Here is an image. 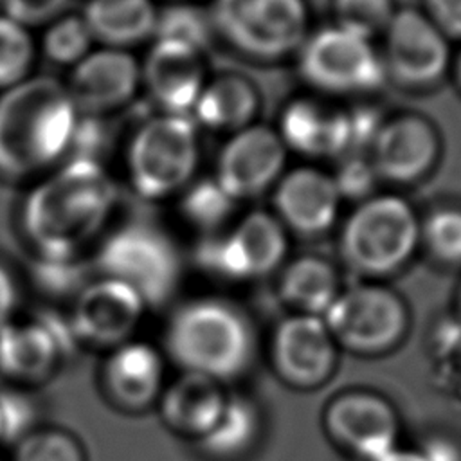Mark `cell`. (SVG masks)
<instances>
[{
    "instance_id": "23",
    "label": "cell",
    "mask_w": 461,
    "mask_h": 461,
    "mask_svg": "<svg viewBox=\"0 0 461 461\" xmlns=\"http://www.w3.org/2000/svg\"><path fill=\"white\" fill-rule=\"evenodd\" d=\"M279 137L286 148L299 153L337 157L351 149L349 113L312 99H297L281 115Z\"/></svg>"
},
{
    "instance_id": "4",
    "label": "cell",
    "mask_w": 461,
    "mask_h": 461,
    "mask_svg": "<svg viewBox=\"0 0 461 461\" xmlns=\"http://www.w3.org/2000/svg\"><path fill=\"white\" fill-rule=\"evenodd\" d=\"M420 243V221L411 203L396 194L362 200L344 221L340 256L364 277H384L403 268Z\"/></svg>"
},
{
    "instance_id": "1",
    "label": "cell",
    "mask_w": 461,
    "mask_h": 461,
    "mask_svg": "<svg viewBox=\"0 0 461 461\" xmlns=\"http://www.w3.org/2000/svg\"><path fill=\"white\" fill-rule=\"evenodd\" d=\"M117 187L99 160L68 157L22 205V230L36 258L76 259L108 223Z\"/></svg>"
},
{
    "instance_id": "10",
    "label": "cell",
    "mask_w": 461,
    "mask_h": 461,
    "mask_svg": "<svg viewBox=\"0 0 461 461\" xmlns=\"http://www.w3.org/2000/svg\"><path fill=\"white\" fill-rule=\"evenodd\" d=\"M286 250L283 223L267 211H252L229 232L207 234L196 247V261L212 276L241 281L277 270Z\"/></svg>"
},
{
    "instance_id": "26",
    "label": "cell",
    "mask_w": 461,
    "mask_h": 461,
    "mask_svg": "<svg viewBox=\"0 0 461 461\" xmlns=\"http://www.w3.org/2000/svg\"><path fill=\"white\" fill-rule=\"evenodd\" d=\"M340 294L337 270L317 256L290 261L279 277V295L301 315L322 317Z\"/></svg>"
},
{
    "instance_id": "20",
    "label": "cell",
    "mask_w": 461,
    "mask_h": 461,
    "mask_svg": "<svg viewBox=\"0 0 461 461\" xmlns=\"http://www.w3.org/2000/svg\"><path fill=\"white\" fill-rule=\"evenodd\" d=\"M340 198L331 175L310 166L295 167L276 184L274 216L301 236H319L333 227Z\"/></svg>"
},
{
    "instance_id": "45",
    "label": "cell",
    "mask_w": 461,
    "mask_h": 461,
    "mask_svg": "<svg viewBox=\"0 0 461 461\" xmlns=\"http://www.w3.org/2000/svg\"><path fill=\"white\" fill-rule=\"evenodd\" d=\"M0 443H2V420H0Z\"/></svg>"
},
{
    "instance_id": "22",
    "label": "cell",
    "mask_w": 461,
    "mask_h": 461,
    "mask_svg": "<svg viewBox=\"0 0 461 461\" xmlns=\"http://www.w3.org/2000/svg\"><path fill=\"white\" fill-rule=\"evenodd\" d=\"M225 402L227 393L220 382L182 371L166 384L155 407L167 429L198 441L214 427Z\"/></svg>"
},
{
    "instance_id": "41",
    "label": "cell",
    "mask_w": 461,
    "mask_h": 461,
    "mask_svg": "<svg viewBox=\"0 0 461 461\" xmlns=\"http://www.w3.org/2000/svg\"><path fill=\"white\" fill-rule=\"evenodd\" d=\"M420 454L425 461H461V448L447 438H430Z\"/></svg>"
},
{
    "instance_id": "24",
    "label": "cell",
    "mask_w": 461,
    "mask_h": 461,
    "mask_svg": "<svg viewBox=\"0 0 461 461\" xmlns=\"http://www.w3.org/2000/svg\"><path fill=\"white\" fill-rule=\"evenodd\" d=\"M157 14L151 0H88L81 16L94 41L126 50L155 36Z\"/></svg>"
},
{
    "instance_id": "7",
    "label": "cell",
    "mask_w": 461,
    "mask_h": 461,
    "mask_svg": "<svg viewBox=\"0 0 461 461\" xmlns=\"http://www.w3.org/2000/svg\"><path fill=\"white\" fill-rule=\"evenodd\" d=\"M211 23L229 45L256 59H277L306 40L304 0H214Z\"/></svg>"
},
{
    "instance_id": "43",
    "label": "cell",
    "mask_w": 461,
    "mask_h": 461,
    "mask_svg": "<svg viewBox=\"0 0 461 461\" xmlns=\"http://www.w3.org/2000/svg\"><path fill=\"white\" fill-rule=\"evenodd\" d=\"M456 76H457V81H459V85H461V54H459L457 63H456Z\"/></svg>"
},
{
    "instance_id": "38",
    "label": "cell",
    "mask_w": 461,
    "mask_h": 461,
    "mask_svg": "<svg viewBox=\"0 0 461 461\" xmlns=\"http://www.w3.org/2000/svg\"><path fill=\"white\" fill-rule=\"evenodd\" d=\"M376 178L378 176L371 162L362 157H351L344 160L339 175L333 176L340 196L348 198H364L371 191Z\"/></svg>"
},
{
    "instance_id": "18",
    "label": "cell",
    "mask_w": 461,
    "mask_h": 461,
    "mask_svg": "<svg viewBox=\"0 0 461 461\" xmlns=\"http://www.w3.org/2000/svg\"><path fill=\"white\" fill-rule=\"evenodd\" d=\"M65 86L79 115L101 117L133 99L140 86V65L128 50L103 47L72 67Z\"/></svg>"
},
{
    "instance_id": "34",
    "label": "cell",
    "mask_w": 461,
    "mask_h": 461,
    "mask_svg": "<svg viewBox=\"0 0 461 461\" xmlns=\"http://www.w3.org/2000/svg\"><path fill=\"white\" fill-rule=\"evenodd\" d=\"M420 240L441 263H461V211L443 207L427 216L420 225Z\"/></svg>"
},
{
    "instance_id": "13",
    "label": "cell",
    "mask_w": 461,
    "mask_h": 461,
    "mask_svg": "<svg viewBox=\"0 0 461 461\" xmlns=\"http://www.w3.org/2000/svg\"><path fill=\"white\" fill-rule=\"evenodd\" d=\"M322 423L340 448L364 461H376L398 448L400 418L376 393L346 391L335 396L324 409Z\"/></svg>"
},
{
    "instance_id": "27",
    "label": "cell",
    "mask_w": 461,
    "mask_h": 461,
    "mask_svg": "<svg viewBox=\"0 0 461 461\" xmlns=\"http://www.w3.org/2000/svg\"><path fill=\"white\" fill-rule=\"evenodd\" d=\"M261 418L254 402L241 394H227L223 411L214 427L198 439L202 452L218 459L243 456L259 436Z\"/></svg>"
},
{
    "instance_id": "32",
    "label": "cell",
    "mask_w": 461,
    "mask_h": 461,
    "mask_svg": "<svg viewBox=\"0 0 461 461\" xmlns=\"http://www.w3.org/2000/svg\"><path fill=\"white\" fill-rule=\"evenodd\" d=\"M34 61V41L27 27L5 14L0 16V88L7 90L29 77Z\"/></svg>"
},
{
    "instance_id": "33",
    "label": "cell",
    "mask_w": 461,
    "mask_h": 461,
    "mask_svg": "<svg viewBox=\"0 0 461 461\" xmlns=\"http://www.w3.org/2000/svg\"><path fill=\"white\" fill-rule=\"evenodd\" d=\"M394 11L393 0H333L337 27L367 41L385 32Z\"/></svg>"
},
{
    "instance_id": "40",
    "label": "cell",
    "mask_w": 461,
    "mask_h": 461,
    "mask_svg": "<svg viewBox=\"0 0 461 461\" xmlns=\"http://www.w3.org/2000/svg\"><path fill=\"white\" fill-rule=\"evenodd\" d=\"M18 304V288L9 270L0 263V326L9 322Z\"/></svg>"
},
{
    "instance_id": "39",
    "label": "cell",
    "mask_w": 461,
    "mask_h": 461,
    "mask_svg": "<svg viewBox=\"0 0 461 461\" xmlns=\"http://www.w3.org/2000/svg\"><path fill=\"white\" fill-rule=\"evenodd\" d=\"M425 16L445 34L461 40V0H423Z\"/></svg>"
},
{
    "instance_id": "19",
    "label": "cell",
    "mask_w": 461,
    "mask_h": 461,
    "mask_svg": "<svg viewBox=\"0 0 461 461\" xmlns=\"http://www.w3.org/2000/svg\"><path fill=\"white\" fill-rule=\"evenodd\" d=\"M439 140L434 126L421 115L405 113L380 124L371 142V166L378 178L407 184L434 166Z\"/></svg>"
},
{
    "instance_id": "8",
    "label": "cell",
    "mask_w": 461,
    "mask_h": 461,
    "mask_svg": "<svg viewBox=\"0 0 461 461\" xmlns=\"http://www.w3.org/2000/svg\"><path fill=\"white\" fill-rule=\"evenodd\" d=\"M322 321L339 348L358 355H382L405 337L409 312L391 288L362 283L340 290Z\"/></svg>"
},
{
    "instance_id": "9",
    "label": "cell",
    "mask_w": 461,
    "mask_h": 461,
    "mask_svg": "<svg viewBox=\"0 0 461 461\" xmlns=\"http://www.w3.org/2000/svg\"><path fill=\"white\" fill-rule=\"evenodd\" d=\"M299 72L306 83L330 94H364L387 77L371 41L340 27H326L299 47Z\"/></svg>"
},
{
    "instance_id": "11",
    "label": "cell",
    "mask_w": 461,
    "mask_h": 461,
    "mask_svg": "<svg viewBox=\"0 0 461 461\" xmlns=\"http://www.w3.org/2000/svg\"><path fill=\"white\" fill-rule=\"evenodd\" d=\"M79 348L67 317L41 313L25 322L0 326V375L5 384L34 389L56 376Z\"/></svg>"
},
{
    "instance_id": "16",
    "label": "cell",
    "mask_w": 461,
    "mask_h": 461,
    "mask_svg": "<svg viewBox=\"0 0 461 461\" xmlns=\"http://www.w3.org/2000/svg\"><path fill=\"white\" fill-rule=\"evenodd\" d=\"M99 389L106 403L124 414L155 407L166 387V357L151 342L131 339L104 353Z\"/></svg>"
},
{
    "instance_id": "25",
    "label": "cell",
    "mask_w": 461,
    "mask_h": 461,
    "mask_svg": "<svg viewBox=\"0 0 461 461\" xmlns=\"http://www.w3.org/2000/svg\"><path fill=\"white\" fill-rule=\"evenodd\" d=\"M258 106L254 85L241 76L225 74L203 85L191 112L205 128L236 133L252 124Z\"/></svg>"
},
{
    "instance_id": "42",
    "label": "cell",
    "mask_w": 461,
    "mask_h": 461,
    "mask_svg": "<svg viewBox=\"0 0 461 461\" xmlns=\"http://www.w3.org/2000/svg\"><path fill=\"white\" fill-rule=\"evenodd\" d=\"M376 461H425V457L420 454V450H409V448H394L389 454L382 456Z\"/></svg>"
},
{
    "instance_id": "28",
    "label": "cell",
    "mask_w": 461,
    "mask_h": 461,
    "mask_svg": "<svg viewBox=\"0 0 461 461\" xmlns=\"http://www.w3.org/2000/svg\"><path fill=\"white\" fill-rule=\"evenodd\" d=\"M9 461H88L83 441L63 427L38 425L13 445Z\"/></svg>"
},
{
    "instance_id": "5",
    "label": "cell",
    "mask_w": 461,
    "mask_h": 461,
    "mask_svg": "<svg viewBox=\"0 0 461 461\" xmlns=\"http://www.w3.org/2000/svg\"><path fill=\"white\" fill-rule=\"evenodd\" d=\"M95 268L99 276L131 286L149 308L166 304L176 292L182 258L164 229L146 220H131L103 240Z\"/></svg>"
},
{
    "instance_id": "44",
    "label": "cell",
    "mask_w": 461,
    "mask_h": 461,
    "mask_svg": "<svg viewBox=\"0 0 461 461\" xmlns=\"http://www.w3.org/2000/svg\"><path fill=\"white\" fill-rule=\"evenodd\" d=\"M459 317H461V288H459Z\"/></svg>"
},
{
    "instance_id": "29",
    "label": "cell",
    "mask_w": 461,
    "mask_h": 461,
    "mask_svg": "<svg viewBox=\"0 0 461 461\" xmlns=\"http://www.w3.org/2000/svg\"><path fill=\"white\" fill-rule=\"evenodd\" d=\"M214 29L209 11L189 4L169 5L157 14L155 38L187 45L202 54L212 40Z\"/></svg>"
},
{
    "instance_id": "36",
    "label": "cell",
    "mask_w": 461,
    "mask_h": 461,
    "mask_svg": "<svg viewBox=\"0 0 461 461\" xmlns=\"http://www.w3.org/2000/svg\"><path fill=\"white\" fill-rule=\"evenodd\" d=\"M32 277L40 290L50 295H76L85 285V268L76 259H45L36 258Z\"/></svg>"
},
{
    "instance_id": "46",
    "label": "cell",
    "mask_w": 461,
    "mask_h": 461,
    "mask_svg": "<svg viewBox=\"0 0 461 461\" xmlns=\"http://www.w3.org/2000/svg\"><path fill=\"white\" fill-rule=\"evenodd\" d=\"M0 461H5V459H2V457H0Z\"/></svg>"
},
{
    "instance_id": "2",
    "label": "cell",
    "mask_w": 461,
    "mask_h": 461,
    "mask_svg": "<svg viewBox=\"0 0 461 461\" xmlns=\"http://www.w3.org/2000/svg\"><path fill=\"white\" fill-rule=\"evenodd\" d=\"M79 113L67 86L34 76L0 95V176L23 180L70 153Z\"/></svg>"
},
{
    "instance_id": "31",
    "label": "cell",
    "mask_w": 461,
    "mask_h": 461,
    "mask_svg": "<svg viewBox=\"0 0 461 461\" xmlns=\"http://www.w3.org/2000/svg\"><path fill=\"white\" fill-rule=\"evenodd\" d=\"M234 203L214 178H203L185 187L182 212L200 230L212 234L230 216Z\"/></svg>"
},
{
    "instance_id": "6",
    "label": "cell",
    "mask_w": 461,
    "mask_h": 461,
    "mask_svg": "<svg viewBox=\"0 0 461 461\" xmlns=\"http://www.w3.org/2000/svg\"><path fill=\"white\" fill-rule=\"evenodd\" d=\"M198 158L194 121L189 115L162 112L137 128L128 144L126 166L137 194L160 200L193 182Z\"/></svg>"
},
{
    "instance_id": "12",
    "label": "cell",
    "mask_w": 461,
    "mask_h": 461,
    "mask_svg": "<svg viewBox=\"0 0 461 461\" xmlns=\"http://www.w3.org/2000/svg\"><path fill=\"white\" fill-rule=\"evenodd\" d=\"M146 308L131 286L97 276L74 295L67 321L79 348L106 353L135 339Z\"/></svg>"
},
{
    "instance_id": "17",
    "label": "cell",
    "mask_w": 461,
    "mask_h": 461,
    "mask_svg": "<svg viewBox=\"0 0 461 461\" xmlns=\"http://www.w3.org/2000/svg\"><path fill=\"white\" fill-rule=\"evenodd\" d=\"M286 146L277 131L250 124L223 144L214 180L234 200H247L276 185L283 175Z\"/></svg>"
},
{
    "instance_id": "14",
    "label": "cell",
    "mask_w": 461,
    "mask_h": 461,
    "mask_svg": "<svg viewBox=\"0 0 461 461\" xmlns=\"http://www.w3.org/2000/svg\"><path fill=\"white\" fill-rule=\"evenodd\" d=\"M385 74L403 86H430L448 68L450 49L445 34L412 7L394 11L385 29Z\"/></svg>"
},
{
    "instance_id": "21",
    "label": "cell",
    "mask_w": 461,
    "mask_h": 461,
    "mask_svg": "<svg viewBox=\"0 0 461 461\" xmlns=\"http://www.w3.org/2000/svg\"><path fill=\"white\" fill-rule=\"evenodd\" d=\"M140 85L164 113L189 115L205 85L202 54L176 41L157 40L140 65Z\"/></svg>"
},
{
    "instance_id": "15",
    "label": "cell",
    "mask_w": 461,
    "mask_h": 461,
    "mask_svg": "<svg viewBox=\"0 0 461 461\" xmlns=\"http://www.w3.org/2000/svg\"><path fill=\"white\" fill-rule=\"evenodd\" d=\"M270 358L283 382L297 389H313L333 376L339 346L322 317L294 313L276 326Z\"/></svg>"
},
{
    "instance_id": "35",
    "label": "cell",
    "mask_w": 461,
    "mask_h": 461,
    "mask_svg": "<svg viewBox=\"0 0 461 461\" xmlns=\"http://www.w3.org/2000/svg\"><path fill=\"white\" fill-rule=\"evenodd\" d=\"M32 389L5 384L0 387V420L2 443H16L22 436L36 429L38 403L32 398Z\"/></svg>"
},
{
    "instance_id": "3",
    "label": "cell",
    "mask_w": 461,
    "mask_h": 461,
    "mask_svg": "<svg viewBox=\"0 0 461 461\" xmlns=\"http://www.w3.org/2000/svg\"><path fill=\"white\" fill-rule=\"evenodd\" d=\"M162 353L182 371L223 384L250 369L256 331L238 304L221 297H198L173 312Z\"/></svg>"
},
{
    "instance_id": "30",
    "label": "cell",
    "mask_w": 461,
    "mask_h": 461,
    "mask_svg": "<svg viewBox=\"0 0 461 461\" xmlns=\"http://www.w3.org/2000/svg\"><path fill=\"white\" fill-rule=\"evenodd\" d=\"M92 41L83 16L65 13L49 23L41 40V50L56 65L74 67L90 52Z\"/></svg>"
},
{
    "instance_id": "37",
    "label": "cell",
    "mask_w": 461,
    "mask_h": 461,
    "mask_svg": "<svg viewBox=\"0 0 461 461\" xmlns=\"http://www.w3.org/2000/svg\"><path fill=\"white\" fill-rule=\"evenodd\" d=\"M4 14L23 27L50 23L65 14L70 0H0Z\"/></svg>"
}]
</instances>
